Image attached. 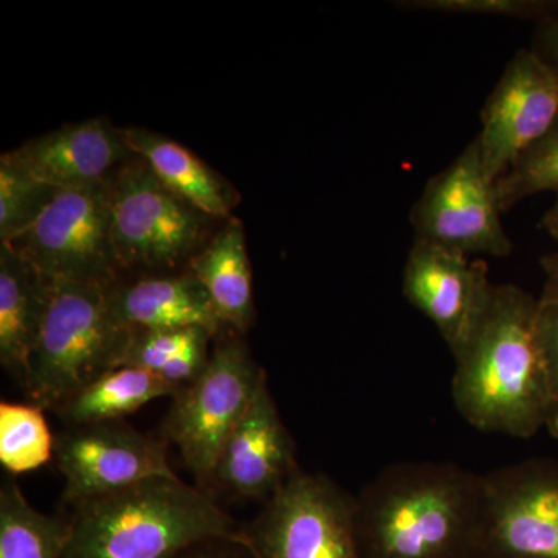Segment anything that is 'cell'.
I'll use <instances>...</instances> for the list:
<instances>
[{
    "label": "cell",
    "instance_id": "cell-17",
    "mask_svg": "<svg viewBox=\"0 0 558 558\" xmlns=\"http://www.w3.org/2000/svg\"><path fill=\"white\" fill-rule=\"evenodd\" d=\"M51 279L0 244V363L24 388L28 362L49 307Z\"/></svg>",
    "mask_w": 558,
    "mask_h": 558
},
{
    "label": "cell",
    "instance_id": "cell-6",
    "mask_svg": "<svg viewBox=\"0 0 558 558\" xmlns=\"http://www.w3.org/2000/svg\"><path fill=\"white\" fill-rule=\"evenodd\" d=\"M112 240L121 270L186 267L215 234L211 216L168 189L142 159L110 174Z\"/></svg>",
    "mask_w": 558,
    "mask_h": 558
},
{
    "label": "cell",
    "instance_id": "cell-9",
    "mask_svg": "<svg viewBox=\"0 0 558 558\" xmlns=\"http://www.w3.org/2000/svg\"><path fill=\"white\" fill-rule=\"evenodd\" d=\"M501 213L495 182L487 175L475 138L453 163L428 180L411 211V223L417 241L468 256L505 258L513 245Z\"/></svg>",
    "mask_w": 558,
    "mask_h": 558
},
{
    "label": "cell",
    "instance_id": "cell-2",
    "mask_svg": "<svg viewBox=\"0 0 558 558\" xmlns=\"http://www.w3.org/2000/svg\"><path fill=\"white\" fill-rule=\"evenodd\" d=\"M484 475L454 462H400L355 497L362 558H478Z\"/></svg>",
    "mask_w": 558,
    "mask_h": 558
},
{
    "label": "cell",
    "instance_id": "cell-24",
    "mask_svg": "<svg viewBox=\"0 0 558 558\" xmlns=\"http://www.w3.org/2000/svg\"><path fill=\"white\" fill-rule=\"evenodd\" d=\"M499 207L509 211L538 193L558 194V119L550 130L510 165L495 182Z\"/></svg>",
    "mask_w": 558,
    "mask_h": 558
},
{
    "label": "cell",
    "instance_id": "cell-14",
    "mask_svg": "<svg viewBox=\"0 0 558 558\" xmlns=\"http://www.w3.org/2000/svg\"><path fill=\"white\" fill-rule=\"evenodd\" d=\"M490 284L486 260L432 242L414 240L403 267V296L436 326L450 351L464 339Z\"/></svg>",
    "mask_w": 558,
    "mask_h": 558
},
{
    "label": "cell",
    "instance_id": "cell-28",
    "mask_svg": "<svg viewBox=\"0 0 558 558\" xmlns=\"http://www.w3.org/2000/svg\"><path fill=\"white\" fill-rule=\"evenodd\" d=\"M174 558H256L242 539L209 538L190 546Z\"/></svg>",
    "mask_w": 558,
    "mask_h": 558
},
{
    "label": "cell",
    "instance_id": "cell-8",
    "mask_svg": "<svg viewBox=\"0 0 558 558\" xmlns=\"http://www.w3.org/2000/svg\"><path fill=\"white\" fill-rule=\"evenodd\" d=\"M109 178L61 190L33 226L3 244L51 281H119Z\"/></svg>",
    "mask_w": 558,
    "mask_h": 558
},
{
    "label": "cell",
    "instance_id": "cell-7",
    "mask_svg": "<svg viewBox=\"0 0 558 558\" xmlns=\"http://www.w3.org/2000/svg\"><path fill=\"white\" fill-rule=\"evenodd\" d=\"M241 538L256 558H362L355 497L303 469L242 524Z\"/></svg>",
    "mask_w": 558,
    "mask_h": 558
},
{
    "label": "cell",
    "instance_id": "cell-12",
    "mask_svg": "<svg viewBox=\"0 0 558 558\" xmlns=\"http://www.w3.org/2000/svg\"><path fill=\"white\" fill-rule=\"evenodd\" d=\"M558 119V73L535 51L513 54L481 112L478 145L497 182Z\"/></svg>",
    "mask_w": 558,
    "mask_h": 558
},
{
    "label": "cell",
    "instance_id": "cell-11",
    "mask_svg": "<svg viewBox=\"0 0 558 558\" xmlns=\"http://www.w3.org/2000/svg\"><path fill=\"white\" fill-rule=\"evenodd\" d=\"M163 438L124 421L70 425L54 438V461L64 476L69 508L153 478L175 475Z\"/></svg>",
    "mask_w": 558,
    "mask_h": 558
},
{
    "label": "cell",
    "instance_id": "cell-30",
    "mask_svg": "<svg viewBox=\"0 0 558 558\" xmlns=\"http://www.w3.org/2000/svg\"><path fill=\"white\" fill-rule=\"evenodd\" d=\"M542 267L545 271L546 281L539 299L558 300V253L543 256Z\"/></svg>",
    "mask_w": 558,
    "mask_h": 558
},
{
    "label": "cell",
    "instance_id": "cell-23",
    "mask_svg": "<svg viewBox=\"0 0 558 558\" xmlns=\"http://www.w3.org/2000/svg\"><path fill=\"white\" fill-rule=\"evenodd\" d=\"M54 457L44 409L35 403H0V464L16 476L46 465Z\"/></svg>",
    "mask_w": 558,
    "mask_h": 558
},
{
    "label": "cell",
    "instance_id": "cell-4",
    "mask_svg": "<svg viewBox=\"0 0 558 558\" xmlns=\"http://www.w3.org/2000/svg\"><path fill=\"white\" fill-rule=\"evenodd\" d=\"M113 284L51 281L24 385L31 403L57 411L80 389L119 368L132 332L112 310Z\"/></svg>",
    "mask_w": 558,
    "mask_h": 558
},
{
    "label": "cell",
    "instance_id": "cell-16",
    "mask_svg": "<svg viewBox=\"0 0 558 558\" xmlns=\"http://www.w3.org/2000/svg\"><path fill=\"white\" fill-rule=\"evenodd\" d=\"M110 301L117 318L131 332L199 326L219 336L226 330L207 290L189 270L143 277L128 284L117 281Z\"/></svg>",
    "mask_w": 558,
    "mask_h": 558
},
{
    "label": "cell",
    "instance_id": "cell-1",
    "mask_svg": "<svg viewBox=\"0 0 558 558\" xmlns=\"http://www.w3.org/2000/svg\"><path fill=\"white\" fill-rule=\"evenodd\" d=\"M538 299L492 282L464 339L451 351L454 409L480 432L531 438L554 409L537 336Z\"/></svg>",
    "mask_w": 558,
    "mask_h": 558
},
{
    "label": "cell",
    "instance_id": "cell-22",
    "mask_svg": "<svg viewBox=\"0 0 558 558\" xmlns=\"http://www.w3.org/2000/svg\"><path fill=\"white\" fill-rule=\"evenodd\" d=\"M70 517L49 515L33 508L20 484L3 481L0 487V558H64Z\"/></svg>",
    "mask_w": 558,
    "mask_h": 558
},
{
    "label": "cell",
    "instance_id": "cell-31",
    "mask_svg": "<svg viewBox=\"0 0 558 558\" xmlns=\"http://www.w3.org/2000/svg\"><path fill=\"white\" fill-rule=\"evenodd\" d=\"M542 223L543 229L548 231L554 240L558 241V194L553 207H550L548 211H546V215L543 216Z\"/></svg>",
    "mask_w": 558,
    "mask_h": 558
},
{
    "label": "cell",
    "instance_id": "cell-20",
    "mask_svg": "<svg viewBox=\"0 0 558 558\" xmlns=\"http://www.w3.org/2000/svg\"><path fill=\"white\" fill-rule=\"evenodd\" d=\"M178 389L149 371L119 366L92 381L54 411L65 427L123 421L128 414L160 398H175Z\"/></svg>",
    "mask_w": 558,
    "mask_h": 558
},
{
    "label": "cell",
    "instance_id": "cell-21",
    "mask_svg": "<svg viewBox=\"0 0 558 558\" xmlns=\"http://www.w3.org/2000/svg\"><path fill=\"white\" fill-rule=\"evenodd\" d=\"M211 330L191 328L134 330L120 366H135L182 391L207 368L216 339Z\"/></svg>",
    "mask_w": 558,
    "mask_h": 558
},
{
    "label": "cell",
    "instance_id": "cell-15",
    "mask_svg": "<svg viewBox=\"0 0 558 558\" xmlns=\"http://www.w3.org/2000/svg\"><path fill=\"white\" fill-rule=\"evenodd\" d=\"M3 156L40 182L70 190L108 179L132 153L121 130L108 120L90 119L64 124Z\"/></svg>",
    "mask_w": 558,
    "mask_h": 558
},
{
    "label": "cell",
    "instance_id": "cell-19",
    "mask_svg": "<svg viewBox=\"0 0 558 558\" xmlns=\"http://www.w3.org/2000/svg\"><path fill=\"white\" fill-rule=\"evenodd\" d=\"M132 156L149 165L157 178L194 207L215 219H230L236 191L185 146L149 130H121Z\"/></svg>",
    "mask_w": 558,
    "mask_h": 558
},
{
    "label": "cell",
    "instance_id": "cell-10",
    "mask_svg": "<svg viewBox=\"0 0 558 558\" xmlns=\"http://www.w3.org/2000/svg\"><path fill=\"white\" fill-rule=\"evenodd\" d=\"M478 558H558L556 459H526L484 475Z\"/></svg>",
    "mask_w": 558,
    "mask_h": 558
},
{
    "label": "cell",
    "instance_id": "cell-18",
    "mask_svg": "<svg viewBox=\"0 0 558 558\" xmlns=\"http://www.w3.org/2000/svg\"><path fill=\"white\" fill-rule=\"evenodd\" d=\"M186 270L204 286L220 322L231 332L245 333L256 319L252 267L241 220L227 219Z\"/></svg>",
    "mask_w": 558,
    "mask_h": 558
},
{
    "label": "cell",
    "instance_id": "cell-3",
    "mask_svg": "<svg viewBox=\"0 0 558 558\" xmlns=\"http://www.w3.org/2000/svg\"><path fill=\"white\" fill-rule=\"evenodd\" d=\"M64 558H174L209 538H241L215 497L163 476L70 508Z\"/></svg>",
    "mask_w": 558,
    "mask_h": 558
},
{
    "label": "cell",
    "instance_id": "cell-32",
    "mask_svg": "<svg viewBox=\"0 0 558 558\" xmlns=\"http://www.w3.org/2000/svg\"><path fill=\"white\" fill-rule=\"evenodd\" d=\"M545 428L548 429L553 438L558 439V405L554 407V410L550 411V416L548 422H546Z\"/></svg>",
    "mask_w": 558,
    "mask_h": 558
},
{
    "label": "cell",
    "instance_id": "cell-26",
    "mask_svg": "<svg viewBox=\"0 0 558 558\" xmlns=\"http://www.w3.org/2000/svg\"><path fill=\"white\" fill-rule=\"evenodd\" d=\"M403 10L433 13L484 14L543 22L558 16L557 0H399Z\"/></svg>",
    "mask_w": 558,
    "mask_h": 558
},
{
    "label": "cell",
    "instance_id": "cell-29",
    "mask_svg": "<svg viewBox=\"0 0 558 558\" xmlns=\"http://www.w3.org/2000/svg\"><path fill=\"white\" fill-rule=\"evenodd\" d=\"M531 50L558 73V16L539 22Z\"/></svg>",
    "mask_w": 558,
    "mask_h": 558
},
{
    "label": "cell",
    "instance_id": "cell-27",
    "mask_svg": "<svg viewBox=\"0 0 558 558\" xmlns=\"http://www.w3.org/2000/svg\"><path fill=\"white\" fill-rule=\"evenodd\" d=\"M537 336L546 373H548L554 407H556L558 405V300L538 299Z\"/></svg>",
    "mask_w": 558,
    "mask_h": 558
},
{
    "label": "cell",
    "instance_id": "cell-25",
    "mask_svg": "<svg viewBox=\"0 0 558 558\" xmlns=\"http://www.w3.org/2000/svg\"><path fill=\"white\" fill-rule=\"evenodd\" d=\"M60 191L0 157V244L33 226Z\"/></svg>",
    "mask_w": 558,
    "mask_h": 558
},
{
    "label": "cell",
    "instance_id": "cell-5",
    "mask_svg": "<svg viewBox=\"0 0 558 558\" xmlns=\"http://www.w3.org/2000/svg\"><path fill=\"white\" fill-rule=\"evenodd\" d=\"M240 336L230 332L216 341L204 373L172 398L161 429V438L179 450L196 486L208 494L223 446L267 379Z\"/></svg>",
    "mask_w": 558,
    "mask_h": 558
},
{
    "label": "cell",
    "instance_id": "cell-13",
    "mask_svg": "<svg viewBox=\"0 0 558 558\" xmlns=\"http://www.w3.org/2000/svg\"><path fill=\"white\" fill-rule=\"evenodd\" d=\"M300 469L295 442L282 422L267 377L223 446L209 494L219 488L234 498L266 502Z\"/></svg>",
    "mask_w": 558,
    "mask_h": 558
}]
</instances>
